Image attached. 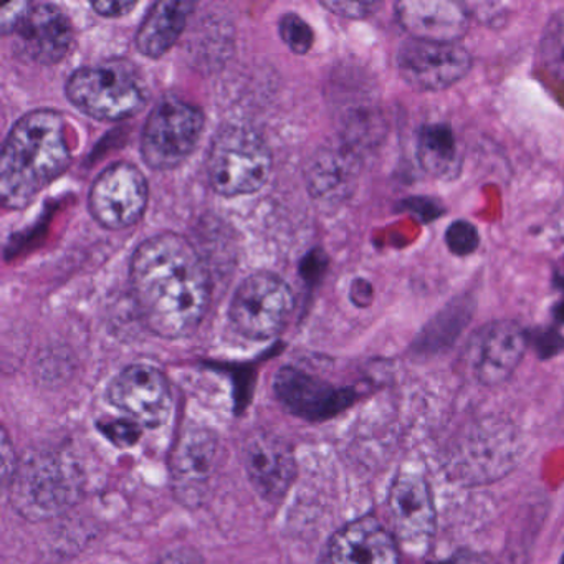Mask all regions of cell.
Wrapping results in <instances>:
<instances>
[{
    "label": "cell",
    "mask_w": 564,
    "mask_h": 564,
    "mask_svg": "<svg viewBox=\"0 0 564 564\" xmlns=\"http://www.w3.org/2000/svg\"><path fill=\"white\" fill-rule=\"evenodd\" d=\"M134 302L154 335H193L210 302V276L196 247L177 234L151 237L134 250L130 267Z\"/></svg>",
    "instance_id": "cell-1"
},
{
    "label": "cell",
    "mask_w": 564,
    "mask_h": 564,
    "mask_svg": "<svg viewBox=\"0 0 564 564\" xmlns=\"http://www.w3.org/2000/svg\"><path fill=\"white\" fill-rule=\"evenodd\" d=\"M72 151L64 117L35 110L12 127L0 154V199L8 209H24L68 170Z\"/></svg>",
    "instance_id": "cell-2"
},
{
    "label": "cell",
    "mask_w": 564,
    "mask_h": 564,
    "mask_svg": "<svg viewBox=\"0 0 564 564\" xmlns=\"http://www.w3.org/2000/svg\"><path fill=\"white\" fill-rule=\"evenodd\" d=\"M9 487L12 507L22 518L52 520L80 501L85 474L67 452L42 448L19 462Z\"/></svg>",
    "instance_id": "cell-3"
},
{
    "label": "cell",
    "mask_w": 564,
    "mask_h": 564,
    "mask_svg": "<svg viewBox=\"0 0 564 564\" xmlns=\"http://www.w3.org/2000/svg\"><path fill=\"white\" fill-rule=\"evenodd\" d=\"M272 163L262 134L252 128L229 124L217 131L210 144L207 176L220 196H249L265 186Z\"/></svg>",
    "instance_id": "cell-4"
},
{
    "label": "cell",
    "mask_w": 564,
    "mask_h": 564,
    "mask_svg": "<svg viewBox=\"0 0 564 564\" xmlns=\"http://www.w3.org/2000/svg\"><path fill=\"white\" fill-rule=\"evenodd\" d=\"M67 98L77 110L98 121H123L143 110L148 91L131 65L104 64L74 72Z\"/></svg>",
    "instance_id": "cell-5"
},
{
    "label": "cell",
    "mask_w": 564,
    "mask_h": 564,
    "mask_svg": "<svg viewBox=\"0 0 564 564\" xmlns=\"http://www.w3.org/2000/svg\"><path fill=\"white\" fill-rule=\"evenodd\" d=\"M204 113L196 105L166 97L151 110L141 134L144 163L156 171L181 166L203 137Z\"/></svg>",
    "instance_id": "cell-6"
},
{
    "label": "cell",
    "mask_w": 564,
    "mask_h": 564,
    "mask_svg": "<svg viewBox=\"0 0 564 564\" xmlns=\"http://www.w3.org/2000/svg\"><path fill=\"white\" fill-rule=\"evenodd\" d=\"M293 306L295 296L282 276L257 272L237 286L230 302V322L246 338L265 341L289 325Z\"/></svg>",
    "instance_id": "cell-7"
},
{
    "label": "cell",
    "mask_w": 564,
    "mask_h": 564,
    "mask_svg": "<svg viewBox=\"0 0 564 564\" xmlns=\"http://www.w3.org/2000/svg\"><path fill=\"white\" fill-rule=\"evenodd\" d=\"M220 442L213 429L189 424L171 454V488L184 507H200L219 464Z\"/></svg>",
    "instance_id": "cell-8"
},
{
    "label": "cell",
    "mask_w": 564,
    "mask_h": 564,
    "mask_svg": "<svg viewBox=\"0 0 564 564\" xmlns=\"http://www.w3.org/2000/svg\"><path fill=\"white\" fill-rule=\"evenodd\" d=\"M148 206V181L134 164L115 163L98 174L88 194L91 216L105 229L134 226Z\"/></svg>",
    "instance_id": "cell-9"
},
{
    "label": "cell",
    "mask_w": 564,
    "mask_h": 564,
    "mask_svg": "<svg viewBox=\"0 0 564 564\" xmlns=\"http://www.w3.org/2000/svg\"><path fill=\"white\" fill-rule=\"evenodd\" d=\"M471 55L464 45L408 39L398 51L402 80L419 91L448 90L471 70Z\"/></svg>",
    "instance_id": "cell-10"
},
{
    "label": "cell",
    "mask_w": 564,
    "mask_h": 564,
    "mask_svg": "<svg viewBox=\"0 0 564 564\" xmlns=\"http://www.w3.org/2000/svg\"><path fill=\"white\" fill-rule=\"evenodd\" d=\"M108 401L141 427H158L170 417L173 394L161 369L151 365H131L108 386Z\"/></svg>",
    "instance_id": "cell-11"
},
{
    "label": "cell",
    "mask_w": 564,
    "mask_h": 564,
    "mask_svg": "<svg viewBox=\"0 0 564 564\" xmlns=\"http://www.w3.org/2000/svg\"><path fill=\"white\" fill-rule=\"evenodd\" d=\"M528 345L530 336L517 322L498 319L477 329L465 349V359L480 384L497 386L513 375Z\"/></svg>",
    "instance_id": "cell-12"
},
{
    "label": "cell",
    "mask_w": 564,
    "mask_h": 564,
    "mask_svg": "<svg viewBox=\"0 0 564 564\" xmlns=\"http://www.w3.org/2000/svg\"><path fill=\"white\" fill-rule=\"evenodd\" d=\"M273 389L289 412L306 421L335 417L356 399L352 389L335 388L292 366H285L276 372Z\"/></svg>",
    "instance_id": "cell-13"
},
{
    "label": "cell",
    "mask_w": 564,
    "mask_h": 564,
    "mask_svg": "<svg viewBox=\"0 0 564 564\" xmlns=\"http://www.w3.org/2000/svg\"><path fill=\"white\" fill-rule=\"evenodd\" d=\"M243 465L257 494L272 503L282 500L295 480L292 448L272 432L259 431L249 435L243 444Z\"/></svg>",
    "instance_id": "cell-14"
},
{
    "label": "cell",
    "mask_w": 564,
    "mask_h": 564,
    "mask_svg": "<svg viewBox=\"0 0 564 564\" xmlns=\"http://www.w3.org/2000/svg\"><path fill=\"white\" fill-rule=\"evenodd\" d=\"M14 34L19 52L41 65L58 64L74 45L70 21L54 4H29Z\"/></svg>",
    "instance_id": "cell-15"
},
{
    "label": "cell",
    "mask_w": 564,
    "mask_h": 564,
    "mask_svg": "<svg viewBox=\"0 0 564 564\" xmlns=\"http://www.w3.org/2000/svg\"><path fill=\"white\" fill-rule=\"evenodd\" d=\"M395 19L409 39L442 44H460L470 25L467 8L451 0H402Z\"/></svg>",
    "instance_id": "cell-16"
},
{
    "label": "cell",
    "mask_w": 564,
    "mask_h": 564,
    "mask_svg": "<svg viewBox=\"0 0 564 564\" xmlns=\"http://www.w3.org/2000/svg\"><path fill=\"white\" fill-rule=\"evenodd\" d=\"M319 564H399L394 538L375 518H361L338 531Z\"/></svg>",
    "instance_id": "cell-17"
},
{
    "label": "cell",
    "mask_w": 564,
    "mask_h": 564,
    "mask_svg": "<svg viewBox=\"0 0 564 564\" xmlns=\"http://www.w3.org/2000/svg\"><path fill=\"white\" fill-rule=\"evenodd\" d=\"M389 517L395 534L405 541H421L434 531L435 511L431 490L417 474H401L389 494Z\"/></svg>",
    "instance_id": "cell-18"
},
{
    "label": "cell",
    "mask_w": 564,
    "mask_h": 564,
    "mask_svg": "<svg viewBox=\"0 0 564 564\" xmlns=\"http://www.w3.org/2000/svg\"><path fill=\"white\" fill-rule=\"evenodd\" d=\"M193 2L163 0L156 2L141 22L137 47L144 57L160 58L173 48L193 14Z\"/></svg>",
    "instance_id": "cell-19"
},
{
    "label": "cell",
    "mask_w": 564,
    "mask_h": 564,
    "mask_svg": "<svg viewBox=\"0 0 564 564\" xmlns=\"http://www.w3.org/2000/svg\"><path fill=\"white\" fill-rule=\"evenodd\" d=\"M475 303L470 296H458L427 323L412 343L415 355H435L454 345L474 315Z\"/></svg>",
    "instance_id": "cell-20"
},
{
    "label": "cell",
    "mask_w": 564,
    "mask_h": 564,
    "mask_svg": "<svg viewBox=\"0 0 564 564\" xmlns=\"http://www.w3.org/2000/svg\"><path fill=\"white\" fill-rule=\"evenodd\" d=\"M419 164L434 177L457 173V138L448 124L429 123L417 133Z\"/></svg>",
    "instance_id": "cell-21"
},
{
    "label": "cell",
    "mask_w": 564,
    "mask_h": 564,
    "mask_svg": "<svg viewBox=\"0 0 564 564\" xmlns=\"http://www.w3.org/2000/svg\"><path fill=\"white\" fill-rule=\"evenodd\" d=\"M538 58L547 75L564 84V9L554 12L544 25Z\"/></svg>",
    "instance_id": "cell-22"
},
{
    "label": "cell",
    "mask_w": 564,
    "mask_h": 564,
    "mask_svg": "<svg viewBox=\"0 0 564 564\" xmlns=\"http://www.w3.org/2000/svg\"><path fill=\"white\" fill-rule=\"evenodd\" d=\"M280 37L296 55H306L313 47V31L300 15L289 12L280 19Z\"/></svg>",
    "instance_id": "cell-23"
},
{
    "label": "cell",
    "mask_w": 564,
    "mask_h": 564,
    "mask_svg": "<svg viewBox=\"0 0 564 564\" xmlns=\"http://www.w3.org/2000/svg\"><path fill=\"white\" fill-rule=\"evenodd\" d=\"M445 246L454 256L468 257L480 247V234L468 220H455L444 234Z\"/></svg>",
    "instance_id": "cell-24"
},
{
    "label": "cell",
    "mask_w": 564,
    "mask_h": 564,
    "mask_svg": "<svg viewBox=\"0 0 564 564\" xmlns=\"http://www.w3.org/2000/svg\"><path fill=\"white\" fill-rule=\"evenodd\" d=\"M98 427H100L101 434L118 447L137 444L141 435V425L131 421V419L130 421L120 419V421L104 422V424H98Z\"/></svg>",
    "instance_id": "cell-25"
},
{
    "label": "cell",
    "mask_w": 564,
    "mask_h": 564,
    "mask_svg": "<svg viewBox=\"0 0 564 564\" xmlns=\"http://www.w3.org/2000/svg\"><path fill=\"white\" fill-rule=\"evenodd\" d=\"M408 213H411V216H414L415 219L421 220V223H434L438 217L444 216V207L438 200L432 199V197H409L404 204H402Z\"/></svg>",
    "instance_id": "cell-26"
},
{
    "label": "cell",
    "mask_w": 564,
    "mask_h": 564,
    "mask_svg": "<svg viewBox=\"0 0 564 564\" xmlns=\"http://www.w3.org/2000/svg\"><path fill=\"white\" fill-rule=\"evenodd\" d=\"M323 8L332 11L333 14L346 19H366L375 14L378 4L376 2H322Z\"/></svg>",
    "instance_id": "cell-27"
},
{
    "label": "cell",
    "mask_w": 564,
    "mask_h": 564,
    "mask_svg": "<svg viewBox=\"0 0 564 564\" xmlns=\"http://www.w3.org/2000/svg\"><path fill=\"white\" fill-rule=\"evenodd\" d=\"M541 359L553 358L564 348V338L554 329H541L531 339Z\"/></svg>",
    "instance_id": "cell-28"
},
{
    "label": "cell",
    "mask_w": 564,
    "mask_h": 564,
    "mask_svg": "<svg viewBox=\"0 0 564 564\" xmlns=\"http://www.w3.org/2000/svg\"><path fill=\"white\" fill-rule=\"evenodd\" d=\"M29 4L31 2H12V4L2 8V11H0V28H2L6 35L14 34L15 28H18L19 21H21Z\"/></svg>",
    "instance_id": "cell-29"
},
{
    "label": "cell",
    "mask_w": 564,
    "mask_h": 564,
    "mask_svg": "<svg viewBox=\"0 0 564 564\" xmlns=\"http://www.w3.org/2000/svg\"><path fill=\"white\" fill-rule=\"evenodd\" d=\"M154 564H206V561L194 547H177V550L167 551Z\"/></svg>",
    "instance_id": "cell-30"
},
{
    "label": "cell",
    "mask_w": 564,
    "mask_h": 564,
    "mask_svg": "<svg viewBox=\"0 0 564 564\" xmlns=\"http://www.w3.org/2000/svg\"><path fill=\"white\" fill-rule=\"evenodd\" d=\"M91 8L100 14L101 18H123L128 12L137 8L134 2H113V0H101V2H94Z\"/></svg>",
    "instance_id": "cell-31"
},
{
    "label": "cell",
    "mask_w": 564,
    "mask_h": 564,
    "mask_svg": "<svg viewBox=\"0 0 564 564\" xmlns=\"http://www.w3.org/2000/svg\"><path fill=\"white\" fill-rule=\"evenodd\" d=\"M561 564H564V554L563 557H561Z\"/></svg>",
    "instance_id": "cell-32"
}]
</instances>
